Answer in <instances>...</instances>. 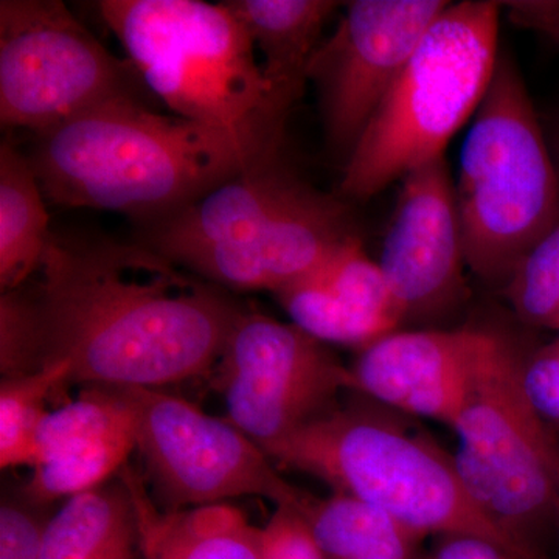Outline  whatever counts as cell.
Wrapping results in <instances>:
<instances>
[{"mask_svg":"<svg viewBox=\"0 0 559 559\" xmlns=\"http://www.w3.org/2000/svg\"><path fill=\"white\" fill-rule=\"evenodd\" d=\"M31 294L40 369L70 384L164 389L212 373L241 308L142 245L51 234Z\"/></svg>","mask_w":559,"mask_h":559,"instance_id":"1","label":"cell"},{"mask_svg":"<svg viewBox=\"0 0 559 559\" xmlns=\"http://www.w3.org/2000/svg\"><path fill=\"white\" fill-rule=\"evenodd\" d=\"M283 131L227 130L123 95L36 134L28 160L55 204L112 210L148 224L277 156Z\"/></svg>","mask_w":559,"mask_h":559,"instance_id":"2","label":"cell"},{"mask_svg":"<svg viewBox=\"0 0 559 559\" xmlns=\"http://www.w3.org/2000/svg\"><path fill=\"white\" fill-rule=\"evenodd\" d=\"M355 237L342 198L320 193L277 154L145 224L140 242L219 288L277 294Z\"/></svg>","mask_w":559,"mask_h":559,"instance_id":"3","label":"cell"},{"mask_svg":"<svg viewBox=\"0 0 559 559\" xmlns=\"http://www.w3.org/2000/svg\"><path fill=\"white\" fill-rule=\"evenodd\" d=\"M404 415L353 393L267 452L336 495L384 511L423 538L476 535L525 559L463 488L452 452Z\"/></svg>","mask_w":559,"mask_h":559,"instance_id":"4","label":"cell"},{"mask_svg":"<svg viewBox=\"0 0 559 559\" xmlns=\"http://www.w3.org/2000/svg\"><path fill=\"white\" fill-rule=\"evenodd\" d=\"M97 10L140 80L176 116L234 131L285 130L290 109L226 3L102 0Z\"/></svg>","mask_w":559,"mask_h":559,"instance_id":"5","label":"cell"},{"mask_svg":"<svg viewBox=\"0 0 559 559\" xmlns=\"http://www.w3.org/2000/svg\"><path fill=\"white\" fill-rule=\"evenodd\" d=\"M502 3H450L345 160L342 200H369L421 165L476 116L499 60Z\"/></svg>","mask_w":559,"mask_h":559,"instance_id":"6","label":"cell"},{"mask_svg":"<svg viewBox=\"0 0 559 559\" xmlns=\"http://www.w3.org/2000/svg\"><path fill=\"white\" fill-rule=\"evenodd\" d=\"M466 266L502 290L516 264L559 223V173L511 58L495 75L460 154L454 182Z\"/></svg>","mask_w":559,"mask_h":559,"instance_id":"7","label":"cell"},{"mask_svg":"<svg viewBox=\"0 0 559 559\" xmlns=\"http://www.w3.org/2000/svg\"><path fill=\"white\" fill-rule=\"evenodd\" d=\"M527 353L487 330L454 430L452 452L463 488L525 559H549L540 546L557 520L559 440L525 393Z\"/></svg>","mask_w":559,"mask_h":559,"instance_id":"8","label":"cell"},{"mask_svg":"<svg viewBox=\"0 0 559 559\" xmlns=\"http://www.w3.org/2000/svg\"><path fill=\"white\" fill-rule=\"evenodd\" d=\"M134 415L153 498L170 511L261 498L301 514L314 496L289 484L259 444L227 419L162 389H121Z\"/></svg>","mask_w":559,"mask_h":559,"instance_id":"9","label":"cell"},{"mask_svg":"<svg viewBox=\"0 0 559 559\" xmlns=\"http://www.w3.org/2000/svg\"><path fill=\"white\" fill-rule=\"evenodd\" d=\"M131 69L60 0L0 2L3 128L43 134L112 98L135 95Z\"/></svg>","mask_w":559,"mask_h":559,"instance_id":"10","label":"cell"},{"mask_svg":"<svg viewBox=\"0 0 559 559\" xmlns=\"http://www.w3.org/2000/svg\"><path fill=\"white\" fill-rule=\"evenodd\" d=\"M212 374L227 421L266 454L349 393L329 345L261 312L241 311Z\"/></svg>","mask_w":559,"mask_h":559,"instance_id":"11","label":"cell"},{"mask_svg":"<svg viewBox=\"0 0 559 559\" xmlns=\"http://www.w3.org/2000/svg\"><path fill=\"white\" fill-rule=\"evenodd\" d=\"M450 3L355 0L334 32L319 44L307 79L318 91L326 138L345 160L423 36Z\"/></svg>","mask_w":559,"mask_h":559,"instance_id":"12","label":"cell"},{"mask_svg":"<svg viewBox=\"0 0 559 559\" xmlns=\"http://www.w3.org/2000/svg\"><path fill=\"white\" fill-rule=\"evenodd\" d=\"M380 263L401 319H429L468 296L465 242L444 157L401 179Z\"/></svg>","mask_w":559,"mask_h":559,"instance_id":"13","label":"cell"},{"mask_svg":"<svg viewBox=\"0 0 559 559\" xmlns=\"http://www.w3.org/2000/svg\"><path fill=\"white\" fill-rule=\"evenodd\" d=\"M487 329L396 330L360 349L349 392L454 428Z\"/></svg>","mask_w":559,"mask_h":559,"instance_id":"14","label":"cell"},{"mask_svg":"<svg viewBox=\"0 0 559 559\" xmlns=\"http://www.w3.org/2000/svg\"><path fill=\"white\" fill-rule=\"evenodd\" d=\"M135 448L134 415L121 389L83 388L44 418L22 498L46 507L102 487Z\"/></svg>","mask_w":559,"mask_h":559,"instance_id":"15","label":"cell"},{"mask_svg":"<svg viewBox=\"0 0 559 559\" xmlns=\"http://www.w3.org/2000/svg\"><path fill=\"white\" fill-rule=\"evenodd\" d=\"M274 296L290 323L326 345L362 349L403 323L380 263L367 255L358 237Z\"/></svg>","mask_w":559,"mask_h":559,"instance_id":"16","label":"cell"},{"mask_svg":"<svg viewBox=\"0 0 559 559\" xmlns=\"http://www.w3.org/2000/svg\"><path fill=\"white\" fill-rule=\"evenodd\" d=\"M119 476L130 491L143 559H264L263 527L230 503L170 511L130 466Z\"/></svg>","mask_w":559,"mask_h":559,"instance_id":"17","label":"cell"},{"mask_svg":"<svg viewBox=\"0 0 559 559\" xmlns=\"http://www.w3.org/2000/svg\"><path fill=\"white\" fill-rule=\"evenodd\" d=\"M249 33L261 69L286 108L304 92L308 66L326 22L340 9L331 0H227Z\"/></svg>","mask_w":559,"mask_h":559,"instance_id":"18","label":"cell"},{"mask_svg":"<svg viewBox=\"0 0 559 559\" xmlns=\"http://www.w3.org/2000/svg\"><path fill=\"white\" fill-rule=\"evenodd\" d=\"M44 191L28 156L0 146V288H21L39 271L51 237Z\"/></svg>","mask_w":559,"mask_h":559,"instance_id":"19","label":"cell"},{"mask_svg":"<svg viewBox=\"0 0 559 559\" xmlns=\"http://www.w3.org/2000/svg\"><path fill=\"white\" fill-rule=\"evenodd\" d=\"M325 559H419L421 535L358 499L314 498L304 514Z\"/></svg>","mask_w":559,"mask_h":559,"instance_id":"20","label":"cell"},{"mask_svg":"<svg viewBox=\"0 0 559 559\" xmlns=\"http://www.w3.org/2000/svg\"><path fill=\"white\" fill-rule=\"evenodd\" d=\"M70 384L66 362H55L24 377L3 378L0 384V466L35 465L36 436L55 393Z\"/></svg>","mask_w":559,"mask_h":559,"instance_id":"21","label":"cell"},{"mask_svg":"<svg viewBox=\"0 0 559 559\" xmlns=\"http://www.w3.org/2000/svg\"><path fill=\"white\" fill-rule=\"evenodd\" d=\"M502 293L522 323L559 333V223L522 257Z\"/></svg>","mask_w":559,"mask_h":559,"instance_id":"22","label":"cell"},{"mask_svg":"<svg viewBox=\"0 0 559 559\" xmlns=\"http://www.w3.org/2000/svg\"><path fill=\"white\" fill-rule=\"evenodd\" d=\"M40 370V347L35 310L28 289L3 290L0 296V371L3 378Z\"/></svg>","mask_w":559,"mask_h":559,"instance_id":"23","label":"cell"},{"mask_svg":"<svg viewBox=\"0 0 559 559\" xmlns=\"http://www.w3.org/2000/svg\"><path fill=\"white\" fill-rule=\"evenodd\" d=\"M525 393L538 417L559 433V333L547 344L527 353L522 369Z\"/></svg>","mask_w":559,"mask_h":559,"instance_id":"24","label":"cell"},{"mask_svg":"<svg viewBox=\"0 0 559 559\" xmlns=\"http://www.w3.org/2000/svg\"><path fill=\"white\" fill-rule=\"evenodd\" d=\"M25 498L3 500L0 507V559H40L49 518Z\"/></svg>","mask_w":559,"mask_h":559,"instance_id":"25","label":"cell"},{"mask_svg":"<svg viewBox=\"0 0 559 559\" xmlns=\"http://www.w3.org/2000/svg\"><path fill=\"white\" fill-rule=\"evenodd\" d=\"M264 559H325L299 510L275 507L263 527Z\"/></svg>","mask_w":559,"mask_h":559,"instance_id":"26","label":"cell"},{"mask_svg":"<svg viewBox=\"0 0 559 559\" xmlns=\"http://www.w3.org/2000/svg\"><path fill=\"white\" fill-rule=\"evenodd\" d=\"M421 559H521L495 540L476 535H447L436 538Z\"/></svg>","mask_w":559,"mask_h":559,"instance_id":"27","label":"cell"},{"mask_svg":"<svg viewBox=\"0 0 559 559\" xmlns=\"http://www.w3.org/2000/svg\"><path fill=\"white\" fill-rule=\"evenodd\" d=\"M502 7L514 25L538 32L559 47V0H514Z\"/></svg>","mask_w":559,"mask_h":559,"instance_id":"28","label":"cell"},{"mask_svg":"<svg viewBox=\"0 0 559 559\" xmlns=\"http://www.w3.org/2000/svg\"><path fill=\"white\" fill-rule=\"evenodd\" d=\"M140 554H142V551H140L139 543L135 544V546L123 547V549L110 551V554L94 559H138V555Z\"/></svg>","mask_w":559,"mask_h":559,"instance_id":"29","label":"cell"},{"mask_svg":"<svg viewBox=\"0 0 559 559\" xmlns=\"http://www.w3.org/2000/svg\"><path fill=\"white\" fill-rule=\"evenodd\" d=\"M551 153H554L555 164H557L559 173V124L557 128V134H555L554 146H551Z\"/></svg>","mask_w":559,"mask_h":559,"instance_id":"30","label":"cell"},{"mask_svg":"<svg viewBox=\"0 0 559 559\" xmlns=\"http://www.w3.org/2000/svg\"><path fill=\"white\" fill-rule=\"evenodd\" d=\"M557 520H558V543H559V447L557 454ZM559 559V551H558Z\"/></svg>","mask_w":559,"mask_h":559,"instance_id":"31","label":"cell"}]
</instances>
